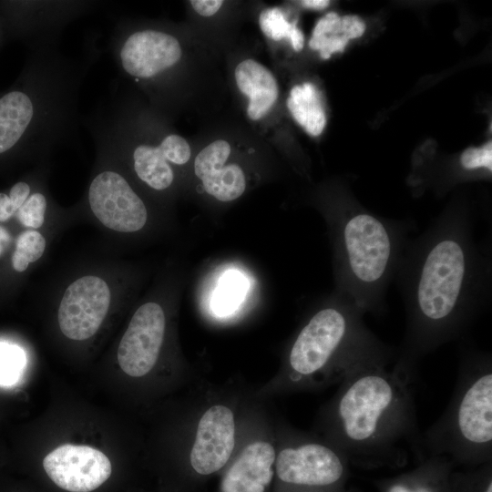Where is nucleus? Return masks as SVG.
Returning <instances> with one entry per match:
<instances>
[{
  "mask_svg": "<svg viewBox=\"0 0 492 492\" xmlns=\"http://www.w3.org/2000/svg\"><path fill=\"white\" fill-rule=\"evenodd\" d=\"M388 365L371 364L348 375L320 415L322 438L356 466L396 468L411 457H425L415 383Z\"/></svg>",
  "mask_w": 492,
  "mask_h": 492,
  "instance_id": "f03ea898",
  "label": "nucleus"
},
{
  "mask_svg": "<svg viewBox=\"0 0 492 492\" xmlns=\"http://www.w3.org/2000/svg\"><path fill=\"white\" fill-rule=\"evenodd\" d=\"M49 478L69 492H91L110 477L112 466L100 450L88 446L62 445L43 460Z\"/></svg>",
  "mask_w": 492,
  "mask_h": 492,
  "instance_id": "ddd939ff",
  "label": "nucleus"
},
{
  "mask_svg": "<svg viewBox=\"0 0 492 492\" xmlns=\"http://www.w3.org/2000/svg\"><path fill=\"white\" fill-rule=\"evenodd\" d=\"M100 6L90 0H0L5 40L23 43L27 50L59 45L65 28Z\"/></svg>",
  "mask_w": 492,
  "mask_h": 492,
  "instance_id": "0eeeda50",
  "label": "nucleus"
},
{
  "mask_svg": "<svg viewBox=\"0 0 492 492\" xmlns=\"http://www.w3.org/2000/svg\"><path fill=\"white\" fill-rule=\"evenodd\" d=\"M109 50L120 71L143 84L161 77L182 57L173 34L151 26L134 27L124 20L113 28Z\"/></svg>",
  "mask_w": 492,
  "mask_h": 492,
  "instance_id": "6e6552de",
  "label": "nucleus"
},
{
  "mask_svg": "<svg viewBox=\"0 0 492 492\" xmlns=\"http://www.w3.org/2000/svg\"><path fill=\"white\" fill-rule=\"evenodd\" d=\"M230 154L231 145L219 139L201 149L194 161L195 174L205 190L220 201L238 199L246 188L241 168L234 163L225 165Z\"/></svg>",
  "mask_w": 492,
  "mask_h": 492,
  "instance_id": "2eb2a0df",
  "label": "nucleus"
},
{
  "mask_svg": "<svg viewBox=\"0 0 492 492\" xmlns=\"http://www.w3.org/2000/svg\"><path fill=\"white\" fill-rule=\"evenodd\" d=\"M333 226L342 295L364 313H382L386 289L405 247L404 230L398 223L350 208Z\"/></svg>",
  "mask_w": 492,
  "mask_h": 492,
  "instance_id": "423d86ee",
  "label": "nucleus"
},
{
  "mask_svg": "<svg viewBox=\"0 0 492 492\" xmlns=\"http://www.w3.org/2000/svg\"><path fill=\"white\" fill-rule=\"evenodd\" d=\"M106 168L91 179L87 201L96 218L110 230L133 232L142 229L148 219L144 201L126 177L115 169L109 154L96 145Z\"/></svg>",
  "mask_w": 492,
  "mask_h": 492,
  "instance_id": "9d476101",
  "label": "nucleus"
},
{
  "mask_svg": "<svg viewBox=\"0 0 492 492\" xmlns=\"http://www.w3.org/2000/svg\"><path fill=\"white\" fill-rule=\"evenodd\" d=\"M395 274L406 329L394 366L416 382L420 361L463 335L487 303L490 260L466 217L446 216L405 245Z\"/></svg>",
  "mask_w": 492,
  "mask_h": 492,
  "instance_id": "f257e3e1",
  "label": "nucleus"
},
{
  "mask_svg": "<svg viewBox=\"0 0 492 492\" xmlns=\"http://www.w3.org/2000/svg\"><path fill=\"white\" fill-rule=\"evenodd\" d=\"M160 148L165 159L171 164H186L191 156L188 141L178 134H165L160 141Z\"/></svg>",
  "mask_w": 492,
  "mask_h": 492,
  "instance_id": "a878e982",
  "label": "nucleus"
},
{
  "mask_svg": "<svg viewBox=\"0 0 492 492\" xmlns=\"http://www.w3.org/2000/svg\"><path fill=\"white\" fill-rule=\"evenodd\" d=\"M47 209V198L40 190L31 192L26 200L17 210L15 216L25 227L37 229L45 221Z\"/></svg>",
  "mask_w": 492,
  "mask_h": 492,
  "instance_id": "393cba45",
  "label": "nucleus"
},
{
  "mask_svg": "<svg viewBox=\"0 0 492 492\" xmlns=\"http://www.w3.org/2000/svg\"><path fill=\"white\" fill-rule=\"evenodd\" d=\"M276 454L272 442L249 443L224 475L221 492H265L275 473Z\"/></svg>",
  "mask_w": 492,
  "mask_h": 492,
  "instance_id": "dca6fc26",
  "label": "nucleus"
},
{
  "mask_svg": "<svg viewBox=\"0 0 492 492\" xmlns=\"http://www.w3.org/2000/svg\"><path fill=\"white\" fill-rule=\"evenodd\" d=\"M235 80L240 91L249 97L247 115L251 120L265 116L276 102L279 90L272 72L253 59L238 64Z\"/></svg>",
  "mask_w": 492,
  "mask_h": 492,
  "instance_id": "a211bd4d",
  "label": "nucleus"
},
{
  "mask_svg": "<svg viewBox=\"0 0 492 492\" xmlns=\"http://www.w3.org/2000/svg\"><path fill=\"white\" fill-rule=\"evenodd\" d=\"M27 198L26 192L19 187L11 186L8 192L0 191V222L15 215Z\"/></svg>",
  "mask_w": 492,
  "mask_h": 492,
  "instance_id": "cd10ccee",
  "label": "nucleus"
},
{
  "mask_svg": "<svg viewBox=\"0 0 492 492\" xmlns=\"http://www.w3.org/2000/svg\"><path fill=\"white\" fill-rule=\"evenodd\" d=\"M246 289V280L240 272L235 271L226 272L212 297L214 312L219 315L231 313L241 302Z\"/></svg>",
  "mask_w": 492,
  "mask_h": 492,
  "instance_id": "4be33fe9",
  "label": "nucleus"
},
{
  "mask_svg": "<svg viewBox=\"0 0 492 492\" xmlns=\"http://www.w3.org/2000/svg\"><path fill=\"white\" fill-rule=\"evenodd\" d=\"M364 314L343 295L317 310L290 347L286 386L302 389L341 383L364 366L395 360L397 352L368 329Z\"/></svg>",
  "mask_w": 492,
  "mask_h": 492,
  "instance_id": "20e7f679",
  "label": "nucleus"
},
{
  "mask_svg": "<svg viewBox=\"0 0 492 492\" xmlns=\"http://www.w3.org/2000/svg\"><path fill=\"white\" fill-rule=\"evenodd\" d=\"M98 35L89 33L77 56L59 45L29 49L14 83L0 91V161L41 158L76 141L79 94L97 62Z\"/></svg>",
  "mask_w": 492,
  "mask_h": 492,
  "instance_id": "7ed1b4c3",
  "label": "nucleus"
},
{
  "mask_svg": "<svg viewBox=\"0 0 492 492\" xmlns=\"http://www.w3.org/2000/svg\"><path fill=\"white\" fill-rule=\"evenodd\" d=\"M165 328V314L158 303H144L135 312L118 349V362L124 373L141 377L152 370L159 358Z\"/></svg>",
  "mask_w": 492,
  "mask_h": 492,
  "instance_id": "f8f14e48",
  "label": "nucleus"
},
{
  "mask_svg": "<svg viewBox=\"0 0 492 492\" xmlns=\"http://www.w3.org/2000/svg\"><path fill=\"white\" fill-rule=\"evenodd\" d=\"M347 459L325 440L294 438L276 454L274 470L283 483L334 487L347 476Z\"/></svg>",
  "mask_w": 492,
  "mask_h": 492,
  "instance_id": "1a4fd4ad",
  "label": "nucleus"
},
{
  "mask_svg": "<svg viewBox=\"0 0 492 492\" xmlns=\"http://www.w3.org/2000/svg\"><path fill=\"white\" fill-rule=\"evenodd\" d=\"M194 10L202 16H211L216 14L223 4L222 0H191Z\"/></svg>",
  "mask_w": 492,
  "mask_h": 492,
  "instance_id": "c85d7f7f",
  "label": "nucleus"
},
{
  "mask_svg": "<svg viewBox=\"0 0 492 492\" xmlns=\"http://www.w3.org/2000/svg\"><path fill=\"white\" fill-rule=\"evenodd\" d=\"M11 242V235L0 226V257L5 252Z\"/></svg>",
  "mask_w": 492,
  "mask_h": 492,
  "instance_id": "c756f323",
  "label": "nucleus"
},
{
  "mask_svg": "<svg viewBox=\"0 0 492 492\" xmlns=\"http://www.w3.org/2000/svg\"><path fill=\"white\" fill-rule=\"evenodd\" d=\"M259 22L262 33L269 38L276 41L287 38L295 51L302 49V33L296 26V23L287 21L281 9L274 7L262 11Z\"/></svg>",
  "mask_w": 492,
  "mask_h": 492,
  "instance_id": "412c9836",
  "label": "nucleus"
},
{
  "mask_svg": "<svg viewBox=\"0 0 492 492\" xmlns=\"http://www.w3.org/2000/svg\"><path fill=\"white\" fill-rule=\"evenodd\" d=\"M460 163L467 170L485 169L492 170V143L488 141L483 147L466 149L461 157Z\"/></svg>",
  "mask_w": 492,
  "mask_h": 492,
  "instance_id": "bb28decb",
  "label": "nucleus"
},
{
  "mask_svg": "<svg viewBox=\"0 0 492 492\" xmlns=\"http://www.w3.org/2000/svg\"><path fill=\"white\" fill-rule=\"evenodd\" d=\"M330 4L327 0H305L302 1V5L306 7L323 9L328 6Z\"/></svg>",
  "mask_w": 492,
  "mask_h": 492,
  "instance_id": "7c9ffc66",
  "label": "nucleus"
},
{
  "mask_svg": "<svg viewBox=\"0 0 492 492\" xmlns=\"http://www.w3.org/2000/svg\"><path fill=\"white\" fill-rule=\"evenodd\" d=\"M484 492H492V483H490V484L487 487V488L485 489Z\"/></svg>",
  "mask_w": 492,
  "mask_h": 492,
  "instance_id": "473e14b6",
  "label": "nucleus"
},
{
  "mask_svg": "<svg viewBox=\"0 0 492 492\" xmlns=\"http://www.w3.org/2000/svg\"><path fill=\"white\" fill-rule=\"evenodd\" d=\"M425 456L447 457L454 466L492 461V357L465 349L452 397L440 417L422 433Z\"/></svg>",
  "mask_w": 492,
  "mask_h": 492,
  "instance_id": "39448f33",
  "label": "nucleus"
},
{
  "mask_svg": "<svg viewBox=\"0 0 492 492\" xmlns=\"http://www.w3.org/2000/svg\"><path fill=\"white\" fill-rule=\"evenodd\" d=\"M46 240L44 236L33 230L23 231L15 241V249L12 255L13 268L22 272L31 262L36 261L44 253Z\"/></svg>",
  "mask_w": 492,
  "mask_h": 492,
  "instance_id": "5701e85b",
  "label": "nucleus"
},
{
  "mask_svg": "<svg viewBox=\"0 0 492 492\" xmlns=\"http://www.w3.org/2000/svg\"><path fill=\"white\" fill-rule=\"evenodd\" d=\"M5 42L6 40H5L4 25H3L2 18L0 16V49L2 48V46H4Z\"/></svg>",
  "mask_w": 492,
  "mask_h": 492,
  "instance_id": "2f4dec72",
  "label": "nucleus"
},
{
  "mask_svg": "<svg viewBox=\"0 0 492 492\" xmlns=\"http://www.w3.org/2000/svg\"><path fill=\"white\" fill-rule=\"evenodd\" d=\"M111 301L107 282L93 275L83 276L66 290L58 309V324L67 338L77 341L93 336L103 323Z\"/></svg>",
  "mask_w": 492,
  "mask_h": 492,
  "instance_id": "9b49d317",
  "label": "nucleus"
},
{
  "mask_svg": "<svg viewBox=\"0 0 492 492\" xmlns=\"http://www.w3.org/2000/svg\"><path fill=\"white\" fill-rule=\"evenodd\" d=\"M455 468L446 456H425L412 470L378 482L381 492H449Z\"/></svg>",
  "mask_w": 492,
  "mask_h": 492,
  "instance_id": "f3484780",
  "label": "nucleus"
},
{
  "mask_svg": "<svg viewBox=\"0 0 492 492\" xmlns=\"http://www.w3.org/2000/svg\"><path fill=\"white\" fill-rule=\"evenodd\" d=\"M236 445V422L232 409L223 404L209 406L200 417L190 453L193 470L210 475L230 460Z\"/></svg>",
  "mask_w": 492,
  "mask_h": 492,
  "instance_id": "4468645a",
  "label": "nucleus"
},
{
  "mask_svg": "<svg viewBox=\"0 0 492 492\" xmlns=\"http://www.w3.org/2000/svg\"><path fill=\"white\" fill-rule=\"evenodd\" d=\"M287 107L294 119L311 135H320L326 117L316 87L311 83L294 86L290 91Z\"/></svg>",
  "mask_w": 492,
  "mask_h": 492,
  "instance_id": "aec40b11",
  "label": "nucleus"
},
{
  "mask_svg": "<svg viewBox=\"0 0 492 492\" xmlns=\"http://www.w3.org/2000/svg\"><path fill=\"white\" fill-rule=\"evenodd\" d=\"M364 29L365 25L359 17L339 16L331 12L317 22L309 46L327 59L334 52H343L348 41L361 36Z\"/></svg>",
  "mask_w": 492,
  "mask_h": 492,
  "instance_id": "6ab92c4d",
  "label": "nucleus"
},
{
  "mask_svg": "<svg viewBox=\"0 0 492 492\" xmlns=\"http://www.w3.org/2000/svg\"><path fill=\"white\" fill-rule=\"evenodd\" d=\"M25 362L24 354L18 346L0 342V384H15L19 378Z\"/></svg>",
  "mask_w": 492,
  "mask_h": 492,
  "instance_id": "b1692460",
  "label": "nucleus"
}]
</instances>
